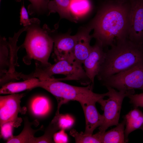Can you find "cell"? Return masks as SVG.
I'll list each match as a JSON object with an SVG mask.
<instances>
[{
	"label": "cell",
	"mask_w": 143,
	"mask_h": 143,
	"mask_svg": "<svg viewBox=\"0 0 143 143\" xmlns=\"http://www.w3.org/2000/svg\"><path fill=\"white\" fill-rule=\"evenodd\" d=\"M108 90L107 100H104L101 108L104 110L103 121L99 127V131L103 133L110 127L118 124L121 109L124 98L135 93L134 90L127 91L116 90L110 87H106Z\"/></svg>",
	"instance_id": "obj_7"
},
{
	"label": "cell",
	"mask_w": 143,
	"mask_h": 143,
	"mask_svg": "<svg viewBox=\"0 0 143 143\" xmlns=\"http://www.w3.org/2000/svg\"><path fill=\"white\" fill-rule=\"evenodd\" d=\"M64 130L61 129L59 131L56 132L54 134L53 137L54 142L56 143H65L68 142V136Z\"/></svg>",
	"instance_id": "obj_29"
},
{
	"label": "cell",
	"mask_w": 143,
	"mask_h": 143,
	"mask_svg": "<svg viewBox=\"0 0 143 143\" xmlns=\"http://www.w3.org/2000/svg\"><path fill=\"white\" fill-rule=\"evenodd\" d=\"M130 5L128 38L137 44L143 43V0H128Z\"/></svg>",
	"instance_id": "obj_9"
},
{
	"label": "cell",
	"mask_w": 143,
	"mask_h": 143,
	"mask_svg": "<svg viewBox=\"0 0 143 143\" xmlns=\"http://www.w3.org/2000/svg\"><path fill=\"white\" fill-rule=\"evenodd\" d=\"M60 78L53 77L43 80H40L39 87L45 90L57 99L61 100L59 106L65 102L75 100L79 102L82 107L92 103H100L107 92L97 93L92 91L93 85L86 87L75 86L62 82Z\"/></svg>",
	"instance_id": "obj_4"
},
{
	"label": "cell",
	"mask_w": 143,
	"mask_h": 143,
	"mask_svg": "<svg viewBox=\"0 0 143 143\" xmlns=\"http://www.w3.org/2000/svg\"><path fill=\"white\" fill-rule=\"evenodd\" d=\"M59 114L57 112L51 122L46 130L44 135L38 137H35L34 143H53V138L54 134L60 129L58 123Z\"/></svg>",
	"instance_id": "obj_21"
},
{
	"label": "cell",
	"mask_w": 143,
	"mask_h": 143,
	"mask_svg": "<svg viewBox=\"0 0 143 143\" xmlns=\"http://www.w3.org/2000/svg\"><path fill=\"white\" fill-rule=\"evenodd\" d=\"M92 30L88 26L77 33V38L74 50V56L75 60L82 64L91 51L92 46L90 43L92 37L90 33Z\"/></svg>",
	"instance_id": "obj_12"
},
{
	"label": "cell",
	"mask_w": 143,
	"mask_h": 143,
	"mask_svg": "<svg viewBox=\"0 0 143 143\" xmlns=\"http://www.w3.org/2000/svg\"><path fill=\"white\" fill-rule=\"evenodd\" d=\"M33 123L30 122L26 118L25 120L24 128L22 132L17 136H13L7 140L8 143H34L35 137L34 135L37 131L42 130V127L35 130L33 129L32 126Z\"/></svg>",
	"instance_id": "obj_18"
},
{
	"label": "cell",
	"mask_w": 143,
	"mask_h": 143,
	"mask_svg": "<svg viewBox=\"0 0 143 143\" xmlns=\"http://www.w3.org/2000/svg\"><path fill=\"white\" fill-rule=\"evenodd\" d=\"M76 2L70 0V10L71 14L74 16L76 20L77 18L82 17L88 13L91 8V5L86 0H76Z\"/></svg>",
	"instance_id": "obj_22"
},
{
	"label": "cell",
	"mask_w": 143,
	"mask_h": 143,
	"mask_svg": "<svg viewBox=\"0 0 143 143\" xmlns=\"http://www.w3.org/2000/svg\"><path fill=\"white\" fill-rule=\"evenodd\" d=\"M20 24L24 27L28 26L31 24V19L29 17L28 12L24 5L22 6L20 11Z\"/></svg>",
	"instance_id": "obj_28"
},
{
	"label": "cell",
	"mask_w": 143,
	"mask_h": 143,
	"mask_svg": "<svg viewBox=\"0 0 143 143\" xmlns=\"http://www.w3.org/2000/svg\"><path fill=\"white\" fill-rule=\"evenodd\" d=\"M101 82L106 87H111L119 91L143 90V61Z\"/></svg>",
	"instance_id": "obj_6"
},
{
	"label": "cell",
	"mask_w": 143,
	"mask_h": 143,
	"mask_svg": "<svg viewBox=\"0 0 143 143\" xmlns=\"http://www.w3.org/2000/svg\"><path fill=\"white\" fill-rule=\"evenodd\" d=\"M50 107L49 100L42 96H38L34 97L31 100L30 105L32 114L39 118L43 117L46 115L50 111Z\"/></svg>",
	"instance_id": "obj_19"
},
{
	"label": "cell",
	"mask_w": 143,
	"mask_h": 143,
	"mask_svg": "<svg viewBox=\"0 0 143 143\" xmlns=\"http://www.w3.org/2000/svg\"><path fill=\"white\" fill-rule=\"evenodd\" d=\"M0 78L7 75L11 69L10 58L8 42L5 38L0 39Z\"/></svg>",
	"instance_id": "obj_20"
},
{
	"label": "cell",
	"mask_w": 143,
	"mask_h": 143,
	"mask_svg": "<svg viewBox=\"0 0 143 143\" xmlns=\"http://www.w3.org/2000/svg\"><path fill=\"white\" fill-rule=\"evenodd\" d=\"M96 103H91L82 107L86 120L85 129L84 133L86 134L92 135L95 129L100 126L103 121V115L98 111Z\"/></svg>",
	"instance_id": "obj_13"
},
{
	"label": "cell",
	"mask_w": 143,
	"mask_h": 143,
	"mask_svg": "<svg viewBox=\"0 0 143 143\" xmlns=\"http://www.w3.org/2000/svg\"><path fill=\"white\" fill-rule=\"evenodd\" d=\"M40 79L32 78L19 82H11L1 86L0 94H12L17 93L36 87H39Z\"/></svg>",
	"instance_id": "obj_14"
},
{
	"label": "cell",
	"mask_w": 143,
	"mask_h": 143,
	"mask_svg": "<svg viewBox=\"0 0 143 143\" xmlns=\"http://www.w3.org/2000/svg\"><path fill=\"white\" fill-rule=\"evenodd\" d=\"M142 46H143V44H142Z\"/></svg>",
	"instance_id": "obj_30"
},
{
	"label": "cell",
	"mask_w": 143,
	"mask_h": 143,
	"mask_svg": "<svg viewBox=\"0 0 143 143\" xmlns=\"http://www.w3.org/2000/svg\"><path fill=\"white\" fill-rule=\"evenodd\" d=\"M35 64L34 71L29 74L30 78H37L43 80L52 77L54 75L62 74L65 76L63 78L65 81H76L84 85L91 83L83 64L75 59L62 60L47 66L37 61Z\"/></svg>",
	"instance_id": "obj_5"
},
{
	"label": "cell",
	"mask_w": 143,
	"mask_h": 143,
	"mask_svg": "<svg viewBox=\"0 0 143 143\" xmlns=\"http://www.w3.org/2000/svg\"><path fill=\"white\" fill-rule=\"evenodd\" d=\"M98 42L91 46L90 53L83 65L85 73L91 84L93 85L95 77L98 75L105 60L106 52Z\"/></svg>",
	"instance_id": "obj_11"
},
{
	"label": "cell",
	"mask_w": 143,
	"mask_h": 143,
	"mask_svg": "<svg viewBox=\"0 0 143 143\" xmlns=\"http://www.w3.org/2000/svg\"><path fill=\"white\" fill-rule=\"evenodd\" d=\"M78 34L71 35L69 34L59 35L53 37L54 51L53 57L55 62L65 59H75L74 50Z\"/></svg>",
	"instance_id": "obj_10"
},
{
	"label": "cell",
	"mask_w": 143,
	"mask_h": 143,
	"mask_svg": "<svg viewBox=\"0 0 143 143\" xmlns=\"http://www.w3.org/2000/svg\"><path fill=\"white\" fill-rule=\"evenodd\" d=\"M106 52L105 60L97 76L101 81L143 61V46L128 39L117 43Z\"/></svg>",
	"instance_id": "obj_2"
},
{
	"label": "cell",
	"mask_w": 143,
	"mask_h": 143,
	"mask_svg": "<svg viewBox=\"0 0 143 143\" xmlns=\"http://www.w3.org/2000/svg\"><path fill=\"white\" fill-rule=\"evenodd\" d=\"M128 0H107L102 5L89 26L91 35L103 47L110 46L128 38Z\"/></svg>",
	"instance_id": "obj_1"
},
{
	"label": "cell",
	"mask_w": 143,
	"mask_h": 143,
	"mask_svg": "<svg viewBox=\"0 0 143 143\" xmlns=\"http://www.w3.org/2000/svg\"><path fill=\"white\" fill-rule=\"evenodd\" d=\"M24 93H14L0 96V126L8 122H15L18 126L22 122L18 114L25 113L24 108L20 105Z\"/></svg>",
	"instance_id": "obj_8"
},
{
	"label": "cell",
	"mask_w": 143,
	"mask_h": 143,
	"mask_svg": "<svg viewBox=\"0 0 143 143\" xmlns=\"http://www.w3.org/2000/svg\"><path fill=\"white\" fill-rule=\"evenodd\" d=\"M18 1L21 0H17ZM31 4L28 8V12L30 14L37 13L41 14L47 9L49 0H28Z\"/></svg>",
	"instance_id": "obj_24"
},
{
	"label": "cell",
	"mask_w": 143,
	"mask_h": 143,
	"mask_svg": "<svg viewBox=\"0 0 143 143\" xmlns=\"http://www.w3.org/2000/svg\"><path fill=\"white\" fill-rule=\"evenodd\" d=\"M126 121L124 119L115 127L102 133L99 131L100 138L101 143H126L124 136V127Z\"/></svg>",
	"instance_id": "obj_16"
},
{
	"label": "cell",
	"mask_w": 143,
	"mask_h": 143,
	"mask_svg": "<svg viewBox=\"0 0 143 143\" xmlns=\"http://www.w3.org/2000/svg\"><path fill=\"white\" fill-rule=\"evenodd\" d=\"M126 128L124 136L126 142H128V137L132 132L137 129L143 130V113L137 108H135L124 116Z\"/></svg>",
	"instance_id": "obj_15"
},
{
	"label": "cell",
	"mask_w": 143,
	"mask_h": 143,
	"mask_svg": "<svg viewBox=\"0 0 143 143\" xmlns=\"http://www.w3.org/2000/svg\"><path fill=\"white\" fill-rule=\"evenodd\" d=\"M73 119L68 115L59 114L58 123L60 129L65 130L70 128L73 124Z\"/></svg>",
	"instance_id": "obj_26"
},
{
	"label": "cell",
	"mask_w": 143,
	"mask_h": 143,
	"mask_svg": "<svg viewBox=\"0 0 143 143\" xmlns=\"http://www.w3.org/2000/svg\"><path fill=\"white\" fill-rule=\"evenodd\" d=\"M128 97L129 99L130 102L135 108H143V92L132 94Z\"/></svg>",
	"instance_id": "obj_27"
},
{
	"label": "cell",
	"mask_w": 143,
	"mask_h": 143,
	"mask_svg": "<svg viewBox=\"0 0 143 143\" xmlns=\"http://www.w3.org/2000/svg\"><path fill=\"white\" fill-rule=\"evenodd\" d=\"M70 135L75 139L77 143H101L98 133L94 135L86 134L83 132H79L74 129H71Z\"/></svg>",
	"instance_id": "obj_23"
},
{
	"label": "cell",
	"mask_w": 143,
	"mask_h": 143,
	"mask_svg": "<svg viewBox=\"0 0 143 143\" xmlns=\"http://www.w3.org/2000/svg\"><path fill=\"white\" fill-rule=\"evenodd\" d=\"M70 0H52L47 6L49 14L57 12L61 18L66 19L73 22L76 20L72 16L70 10Z\"/></svg>",
	"instance_id": "obj_17"
},
{
	"label": "cell",
	"mask_w": 143,
	"mask_h": 143,
	"mask_svg": "<svg viewBox=\"0 0 143 143\" xmlns=\"http://www.w3.org/2000/svg\"><path fill=\"white\" fill-rule=\"evenodd\" d=\"M31 24L26 30V37L20 48H24L26 55L23 59L27 64L30 63L32 59L36 60L43 65L48 66L51 64L48 60L52 51L54 42L51 35L50 29L46 25L42 27L40 25L38 19H31Z\"/></svg>",
	"instance_id": "obj_3"
},
{
	"label": "cell",
	"mask_w": 143,
	"mask_h": 143,
	"mask_svg": "<svg viewBox=\"0 0 143 143\" xmlns=\"http://www.w3.org/2000/svg\"><path fill=\"white\" fill-rule=\"evenodd\" d=\"M1 0H0V2L1 1Z\"/></svg>",
	"instance_id": "obj_31"
},
{
	"label": "cell",
	"mask_w": 143,
	"mask_h": 143,
	"mask_svg": "<svg viewBox=\"0 0 143 143\" xmlns=\"http://www.w3.org/2000/svg\"><path fill=\"white\" fill-rule=\"evenodd\" d=\"M18 126L16 124L12 122H8L4 123L0 127L1 137L7 140L13 136L14 128Z\"/></svg>",
	"instance_id": "obj_25"
}]
</instances>
